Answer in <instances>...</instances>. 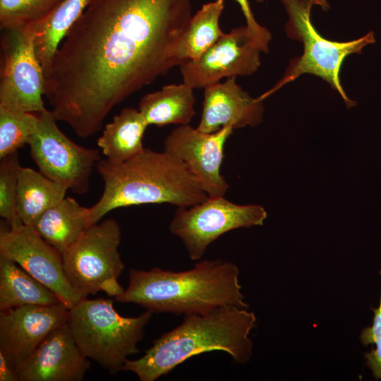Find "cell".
Wrapping results in <instances>:
<instances>
[{
    "instance_id": "cell-1",
    "label": "cell",
    "mask_w": 381,
    "mask_h": 381,
    "mask_svg": "<svg viewBox=\"0 0 381 381\" xmlns=\"http://www.w3.org/2000/svg\"><path fill=\"white\" fill-rule=\"evenodd\" d=\"M192 0H90L44 74L54 116L83 138L112 109L184 60Z\"/></svg>"
},
{
    "instance_id": "cell-2",
    "label": "cell",
    "mask_w": 381,
    "mask_h": 381,
    "mask_svg": "<svg viewBox=\"0 0 381 381\" xmlns=\"http://www.w3.org/2000/svg\"><path fill=\"white\" fill-rule=\"evenodd\" d=\"M238 274L234 263L222 260H200L192 269L179 272L133 269L127 288L114 299L140 305L152 313L184 316L224 306L246 308Z\"/></svg>"
},
{
    "instance_id": "cell-3",
    "label": "cell",
    "mask_w": 381,
    "mask_h": 381,
    "mask_svg": "<svg viewBox=\"0 0 381 381\" xmlns=\"http://www.w3.org/2000/svg\"><path fill=\"white\" fill-rule=\"evenodd\" d=\"M255 322L253 312L234 306L185 315L179 326L154 340L143 356L127 359L122 370L135 373L140 381H155L188 358L212 351L226 352L245 363L252 356L249 334Z\"/></svg>"
},
{
    "instance_id": "cell-4",
    "label": "cell",
    "mask_w": 381,
    "mask_h": 381,
    "mask_svg": "<svg viewBox=\"0 0 381 381\" xmlns=\"http://www.w3.org/2000/svg\"><path fill=\"white\" fill-rule=\"evenodd\" d=\"M96 168L104 189L97 202L89 207L91 225L119 207L162 203L190 207L208 198L186 167L164 150L145 148L121 163L101 159Z\"/></svg>"
},
{
    "instance_id": "cell-5",
    "label": "cell",
    "mask_w": 381,
    "mask_h": 381,
    "mask_svg": "<svg viewBox=\"0 0 381 381\" xmlns=\"http://www.w3.org/2000/svg\"><path fill=\"white\" fill-rule=\"evenodd\" d=\"M113 303L111 298H85L69 308L67 324L83 354L115 374L128 356L139 352L138 343L153 313L123 317Z\"/></svg>"
},
{
    "instance_id": "cell-6",
    "label": "cell",
    "mask_w": 381,
    "mask_h": 381,
    "mask_svg": "<svg viewBox=\"0 0 381 381\" xmlns=\"http://www.w3.org/2000/svg\"><path fill=\"white\" fill-rule=\"evenodd\" d=\"M289 16L286 25L288 36L301 41L303 54L294 59L284 76L270 90L258 98L264 100L284 85L304 73L318 76L327 81L344 99L348 107L356 105L346 95L340 83L339 73L345 58L352 54H360L363 48L375 42L373 32L349 42L330 41L321 36L310 20L313 3L310 0H282Z\"/></svg>"
},
{
    "instance_id": "cell-7",
    "label": "cell",
    "mask_w": 381,
    "mask_h": 381,
    "mask_svg": "<svg viewBox=\"0 0 381 381\" xmlns=\"http://www.w3.org/2000/svg\"><path fill=\"white\" fill-rule=\"evenodd\" d=\"M121 230L114 219L90 226L63 255L66 279L87 297L104 291L114 298L124 289L118 278L124 269L119 252Z\"/></svg>"
},
{
    "instance_id": "cell-8",
    "label": "cell",
    "mask_w": 381,
    "mask_h": 381,
    "mask_svg": "<svg viewBox=\"0 0 381 381\" xmlns=\"http://www.w3.org/2000/svg\"><path fill=\"white\" fill-rule=\"evenodd\" d=\"M267 216L259 205H238L224 196L208 197L193 206L177 207L169 229L182 241L189 258L198 260L222 235L239 228L262 226Z\"/></svg>"
},
{
    "instance_id": "cell-9",
    "label": "cell",
    "mask_w": 381,
    "mask_h": 381,
    "mask_svg": "<svg viewBox=\"0 0 381 381\" xmlns=\"http://www.w3.org/2000/svg\"><path fill=\"white\" fill-rule=\"evenodd\" d=\"M37 114V127L28 145L39 171L75 193H86L93 169L101 160L99 150L72 141L58 127L51 111Z\"/></svg>"
},
{
    "instance_id": "cell-10",
    "label": "cell",
    "mask_w": 381,
    "mask_h": 381,
    "mask_svg": "<svg viewBox=\"0 0 381 381\" xmlns=\"http://www.w3.org/2000/svg\"><path fill=\"white\" fill-rule=\"evenodd\" d=\"M32 24L3 30L0 106L30 113L46 109L44 72L37 59Z\"/></svg>"
},
{
    "instance_id": "cell-11",
    "label": "cell",
    "mask_w": 381,
    "mask_h": 381,
    "mask_svg": "<svg viewBox=\"0 0 381 381\" xmlns=\"http://www.w3.org/2000/svg\"><path fill=\"white\" fill-rule=\"evenodd\" d=\"M0 255L13 261L52 290L68 308L87 298L66 277L62 254L32 226L1 224Z\"/></svg>"
},
{
    "instance_id": "cell-12",
    "label": "cell",
    "mask_w": 381,
    "mask_h": 381,
    "mask_svg": "<svg viewBox=\"0 0 381 381\" xmlns=\"http://www.w3.org/2000/svg\"><path fill=\"white\" fill-rule=\"evenodd\" d=\"M231 127L204 133L180 125L165 138L164 150L180 160L208 197L224 196L229 188L221 173L224 146L232 134Z\"/></svg>"
},
{
    "instance_id": "cell-13",
    "label": "cell",
    "mask_w": 381,
    "mask_h": 381,
    "mask_svg": "<svg viewBox=\"0 0 381 381\" xmlns=\"http://www.w3.org/2000/svg\"><path fill=\"white\" fill-rule=\"evenodd\" d=\"M260 52L246 25L234 28L200 57L179 66L183 83L205 88L223 78L252 75L260 66Z\"/></svg>"
},
{
    "instance_id": "cell-14",
    "label": "cell",
    "mask_w": 381,
    "mask_h": 381,
    "mask_svg": "<svg viewBox=\"0 0 381 381\" xmlns=\"http://www.w3.org/2000/svg\"><path fill=\"white\" fill-rule=\"evenodd\" d=\"M64 303L23 306L0 311V351L14 368L25 360L54 329L66 324Z\"/></svg>"
},
{
    "instance_id": "cell-15",
    "label": "cell",
    "mask_w": 381,
    "mask_h": 381,
    "mask_svg": "<svg viewBox=\"0 0 381 381\" xmlns=\"http://www.w3.org/2000/svg\"><path fill=\"white\" fill-rule=\"evenodd\" d=\"M90 368V362L66 322L52 331L15 369L19 381H81Z\"/></svg>"
},
{
    "instance_id": "cell-16",
    "label": "cell",
    "mask_w": 381,
    "mask_h": 381,
    "mask_svg": "<svg viewBox=\"0 0 381 381\" xmlns=\"http://www.w3.org/2000/svg\"><path fill=\"white\" fill-rule=\"evenodd\" d=\"M226 78L204 88L202 111L196 128L214 133L224 127L234 130L260 124L265 111L263 101L251 97L236 81Z\"/></svg>"
},
{
    "instance_id": "cell-17",
    "label": "cell",
    "mask_w": 381,
    "mask_h": 381,
    "mask_svg": "<svg viewBox=\"0 0 381 381\" xmlns=\"http://www.w3.org/2000/svg\"><path fill=\"white\" fill-rule=\"evenodd\" d=\"M90 226L89 207L65 197L44 212L32 226L63 255Z\"/></svg>"
},
{
    "instance_id": "cell-18",
    "label": "cell",
    "mask_w": 381,
    "mask_h": 381,
    "mask_svg": "<svg viewBox=\"0 0 381 381\" xmlns=\"http://www.w3.org/2000/svg\"><path fill=\"white\" fill-rule=\"evenodd\" d=\"M147 126L138 109L126 107L105 125L97 145L108 161L123 162L145 150L143 138Z\"/></svg>"
},
{
    "instance_id": "cell-19",
    "label": "cell",
    "mask_w": 381,
    "mask_h": 381,
    "mask_svg": "<svg viewBox=\"0 0 381 381\" xmlns=\"http://www.w3.org/2000/svg\"><path fill=\"white\" fill-rule=\"evenodd\" d=\"M193 88L187 84L168 85L144 95L138 110L149 125H188L196 112Z\"/></svg>"
},
{
    "instance_id": "cell-20",
    "label": "cell",
    "mask_w": 381,
    "mask_h": 381,
    "mask_svg": "<svg viewBox=\"0 0 381 381\" xmlns=\"http://www.w3.org/2000/svg\"><path fill=\"white\" fill-rule=\"evenodd\" d=\"M68 188L40 171L21 167L18 183L16 212L25 225L33 226L48 209L66 197Z\"/></svg>"
},
{
    "instance_id": "cell-21",
    "label": "cell",
    "mask_w": 381,
    "mask_h": 381,
    "mask_svg": "<svg viewBox=\"0 0 381 381\" xmlns=\"http://www.w3.org/2000/svg\"><path fill=\"white\" fill-rule=\"evenodd\" d=\"M58 296L18 264L0 255V311L23 306H50Z\"/></svg>"
},
{
    "instance_id": "cell-22",
    "label": "cell",
    "mask_w": 381,
    "mask_h": 381,
    "mask_svg": "<svg viewBox=\"0 0 381 381\" xmlns=\"http://www.w3.org/2000/svg\"><path fill=\"white\" fill-rule=\"evenodd\" d=\"M90 0H64L42 20L32 24L37 59L44 74L65 35L80 16Z\"/></svg>"
},
{
    "instance_id": "cell-23",
    "label": "cell",
    "mask_w": 381,
    "mask_h": 381,
    "mask_svg": "<svg viewBox=\"0 0 381 381\" xmlns=\"http://www.w3.org/2000/svg\"><path fill=\"white\" fill-rule=\"evenodd\" d=\"M224 8V1L215 0L203 4L193 15L182 42L184 61L198 59L224 35L219 27Z\"/></svg>"
},
{
    "instance_id": "cell-24",
    "label": "cell",
    "mask_w": 381,
    "mask_h": 381,
    "mask_svg": "<svg viewBox=\"0 0 381 381\" xmlns=\"http://www.w3.org/2000/svg\"><path fill=\"white\" fill-rule=\"evenodd\" d=\"M38 121L37 114L0 106V159L28 144Z\"/></svg>"
},
{
    "instance_id": "cell-25",
    "label": "cell",
    "mask_w": 381,
    "mask_h": 381,
    "mask_svg": "<svg viewBox=\"0 0 381 381\" xmlns=\"http://www.w3.org/2000/svg\"><path fill=\"white\" fill-rule=\"evenodd\" d=\"M64 0H0L1 30L37 23Z\"/></svg>"
},
{
    "instance_id": "cell-26",
    "label": "cell",
    "mask_w": 381,
    "mask_h": 381,
    "mask_svg": "<svg viewBox=\"0 0 381 381\" xmlns=\"http://www.w3.org/2000/svg\"><path fill=\"white\" fill-rule=\"evenodd\" d=\"M21 167L18 152L1 158L0 215L10 227L23 224L16 212L17 189Z\"/></svg>"
},
{
    "instance_id": "cell-27",
    "label": "cell",
    "mask_w": 381,
    "mask_h": 381,
    "mask_svg": "<svg viewBox=\"0 0 381 381\" xmlns=\"http://www.w3.org/2000/svg\"><path fill=\"white\" fill-rule=\"evenodd\" d=\"M373 325L363 329L360 338L365 346L375 344L376 348L365 353V357L367 365L372 370L374 377L381 380V296L379 307L373 308Z\"/></svg>"
},
{
    "instance_id": "cell-28",
    "label": "cell",
    "mask_w": 381,
    "mask_h": 381,
    "mask_svg": "<svg viewBox=\"0 0 381 381\" xmlns=\"http://www.w3.org/2000/svg\"><path fill=\"white\" fill-rule=\"evenodd\" d=\"M240 6L246 21L249 33L262 52L267 53L272 35L265 27L261 26L255 20L248 0H235Z\"/></svg>"
},
{
    "instance_id": "cell-29",
    "label": "cell",
    "mask_w": 381,
    "mask_h": 381,
    "mask_svg": "<svg viewBox=\"0 0 381 381\" xmlns=\"http://www.w3.org/2000/svg\"><path fill=\"white\" fill-rule=\"evenodd\" d=\"M0 381H19L15 368L1 351Z\"/></svg>"
},
{
    "instance_id": "cell-30",
    "label": "cell",
    "mask_w": 381,
    "mask_h": 381,
    "mask_svg": "<svg viewBox=\"0 0 381 381\" xmlns=\"http://www.w3.org/2000/svg\"><path fill=\"white\" fill-rule=\"evenodd\" d=\"M258 2H262L263 0H255ZM313 4L319 5L322 6L323 8H325L327 6V2L325 0H310Z\"/></svg>"
}]
</instances>
